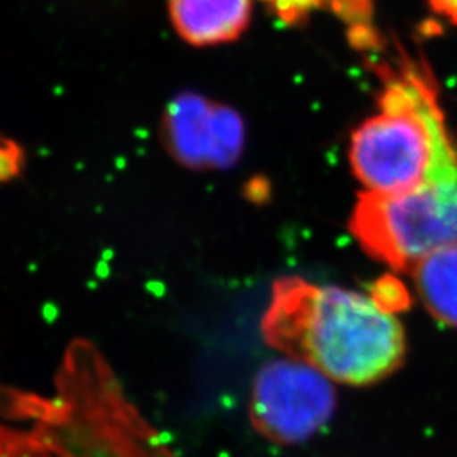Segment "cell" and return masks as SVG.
<instances>
[{"label":"cell","instance_id":"cell-4","mask_svg":"<svg viewBox=\"0 0 457 457\" xmlns=\"http://www.w3.org/2000/svg\"><path fill=\"white\" fill-rule=\"evenodd\" d=\"M249 403L251 422L266 439L300 444L328 422L336 393L328 378L315 368L285 358L262 366Z\"/></svg>","mask_w":457,"mask_h":457},{"label":"cell","instance_id":"cell-9","mask_svg":"<svg viewBox=\"0 0 457 457\" xmlns=\"http://www.w3.org/2000/svg\"><path fill=\"white\" fill-rule=\"evenodd\" d=\"M28 156L24 146L14 139L0 132V185H11L24 175Z\"/></svg>","mask_w":457,"mask_h":457},{"label":"cell","instance_id":"cell-3","mask_svg":"<svg viewBox=\"0 0 457 457\" xmlns=\"http://www.w3.org/2000/svg\"><path fill=\"white\" fill-rule=\"evenodd\" d=\"M349 226L376 262L410 271L427 254L457 245V171L398 195L364 192Z\"/></svg>","mask_w":457,"mask_h":457},{"label":"cell","instance_id":"cell-12","mask_svg":"<svg viewBox=\"0 0 457 457\" xmlns=\"http://www.w3.org/2000/svg\"><path fill=\"white\" fill-rule=\"evenodd\" d=\"M428 4L437 14L457 24V0H428Z\"/></svg>","mask_w":457,"mask_h":457},{"label":"cell","instance_id":"cell-6","mask_svg":"<svg viewBox=\"0 0 457 457\" xmlns=\"http://www.w3.org/2000/svg\"><path fill=\"white\" fill-rule=\"evenodd\" d=\"M251 0H170V17L181 37L194 46H217L245 33Z\"/></svg>","mask_w":457,"mask_h":457},{"label":"cell","instance_id":"cell-10","mask_svg":"<svg viewBox=\"0 0 457 457\" xmlns=\"http://www.w3.org/2000/svg\"><path fill=\"white\" fill-rule=\"evenodd\" d=\"M283 24L295 26L305 22L322 7H330L334 0H262Z\"/></svg>","mask_w":457,"mask_h":457},{"label":"cell","instance_id":"cell-11","mask_svg":"<svg viewBox=\"0 0 457 457\" xmlns=\"http://www.w3.org/2000/svg\"><path fill=\"white\" fill-rule=\"evenodd\" d=\"M371 298L376 305L385 312L395 313L398 311H405L410 305V294L403 283H400L395 277L379 278L375 281L371 288Z\"/></svg>","mask_w":457,"mask_h":457},{"label":"cell","instance_id":"cell-1","mask_svg":"<svg viewBox=\"0 0 457 457\" xmlns=\"http://www.w3.org/2000/svg\"><path fill=\"white\" fill-rule=\"evenodd\" d=\"M264 343L332 381L366 386L405 360V330L371 296L302 278L277 279L262 317Z\"/></svg>","mask_w":457,"mask_h":457},{"label":"cell","instance_id":"cell-8","mask_svg":"<svg viewBox=\"0 0 457 457\" xmlns=\"http://www.w3.org/2000/svg\"><path fill=\"white\" fill-rule=\"evenodd\" d=\"M0 457L63 456L41 427L31 432H24L0 425Z\"/></svg>","mask_w":457,"mask_h":457},{"label":"cell","instance_id":"cell-5","mask_svg":"<svg viewBox=\"0 0 457 457\" xmlns=\"http://www.w3.org/2000/svg\"><path fill=\"white\" fill-rule=\"evenodd\" d=\"M162 136L170 154L192 170H224L245 149L239 114L198 94H181L164 111Z\"/></svg>","mask_w":457,"mask_h":457},{"label":"cell","instance_id":"cell-2","mask_svg":"<svg viewBox=\"0 0 457 457\" xmlns=\"http://www.w3.org/2000/svg\"><path fill=\"white\" fill-rule=\"evenodd\" d=\"M379 65V112L351 136L354 177L368 194L398 195L456 173V143L428 66L405 51L396 63Z\"/></svg>","mask_w":457,"mask_h":457},{"label":"cell","instance_id":"cell-7","mask_svg":"<svg viewBox=\"0 0 457 457\" xmlns=\"http://www.w3.org/2000/svg\"><path fill=\"white\" fill-rule=\"evenodd\" d=\"M410 271L428 313L457 328V245L427 254Z\"/></svg>","mask_w":457,"mask_h":457}]
</instances>
